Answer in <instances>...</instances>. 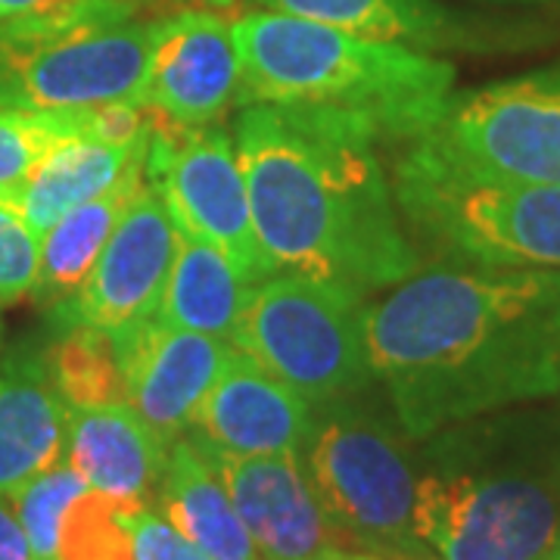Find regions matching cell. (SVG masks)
<instances>
[{
	"label": "cell",
	"mask_w": 560,
	"mask_h": 560,
	"mask_svg": "<svg viewBox=\"0 0 560 560\" xmlns=\"http://www.w3.org/2000/svg\"><path fill=\"white\" fill-rule=\"evenodd\" d=\"M374 381L415 442L560 393V268H418L364 312Z\"/></svg>",
	"instance_id": "1"
},
{
	"label": "cell",
	"mask_w": 560,
	"mask_h": 560,
	"mask_svg": "<svg viewBox=\"0 0 560 560\" xmlns=\"http://www.w3.org/2000/svg\"><path fill=\"white\" fill-rule=\"evenodd\" d=\"M234 140L268 275H308L371 296L418 271L420 249L371 128L337 113L246 103Z\"/></svg>",
	"instance_id": "2"
},
{
	"label": "cell",
	"mask_w": 560,
	"mask_h": 560,
	"mask_svg": "<svg viewBox=\"0 0 560 560\" xmlns=\"http://www.w3.org/2000/svg\"><path fill=\"white\" fill-rule=\"evenodd\" d=\"M420 442L415 536L430 560L560 558V427L474 418Z\"/></svg>",
	"instance_id": "3"
},
{
	"label": "cell",
	"mask_w": 560,
	"mask_h": 560,
	"mask_svg": "<svg viewBox=\"0 0 560 560\" xmlns=\"http://www.w3.org/2000/svg\"><path fill=\"white\" fill-rule=\"evenodd\" d=\"M241 103L320 109L371 128L381 143L423 138L455 97V66L430 50L256 10L234 20Z\"/></svg>",
	"instance_id": "4"
},
{
	"label": "cell",
	"mask_w": 560,
	"mask_h": 560,
	"mask_svg": "<svg viewBox=\"0 0 560 560\" xmlns=\"http://www.w3.org/2000/svg\"><path fill=\"white\" fill-rule=\"evenodd\" d=\"M393 197L415 246L480 268H560V187L501 178L427 138L396 162Z\"/></svg>",
	"instance_id": "5"
},
{
	"label": "cell",
	"mask_w": 560,
	"mask_h": 560,
	"mask_svg": "<svg viewBox=\"0 0 560 560\" xmlns=\"http://www.w3.org/2000/svg\"><path fill=\"white\" fill-rule=\"evenodd\" d=\"M140 0H50L0 22V106L79 113L140 103L160 20Z\"/></svg>",
	"instance_id": "6"
},
{
	"label": "cell",
	"mask_w": 560,
	"mask_h": 560,
	"mask_svg": "<svg viewBox=\"0 0 560 560\" xmlns=\"http://www.w3.org/2000/svg\"><path fill=\"white\" fill-rule=\"evenodd\" d=\"M324 514L352 548L430 560L415 536L418 452L381 383L312 405L300 448Z\"/></svg>",
	"instance_id": "7"
},
{
	"label": "cell",
	"mask_w": 560,
	"mask_h": 560,
	"mask_svg": "<svg viewBox=\"0 0 560 560\" xmlns=\"http://www.w3.org/2000/svg\"><path fill=\"white\" fill-rule=\"evenodd\" d=\"M364 312L368 293L355 287L280 271L253 283L231 346L320 405L377 383L364 346Z\"/></svg>",
	"instance_id": "8"
},
{
	"label": "cell",
	"mask_w": 560,
	"mask_h": 560,
	"mask_svg": "<svg viewBox=\"0 0 560 560\" xmlns=\"http://www.w3.org/2000/svg\"><path fill=\"white\" fill-rule=\"evenodd\" d=\"M147 180L160 190L178 234L215 246L249 283L268 278L241 150L224 125L178 128L150 116Z\"/></svg>",
	"instance_id": "9"
},
{
	"label": "cell",
	"mask_w": 560,
	"mask_h": 560,
	"mask_svg": "<svg viewBox=\"0 0 560 560\" xmlns=\"http://www.w3.org/2000/svg\"><path fill=\"white\" fill-rule=\"evenodd\" d=\"M423 138L477 172L560 187V62L455 94Z\"/></svg>",
	"instance_id": "10"
},
{
	"label": "cell",
	"mask_w": 560,
	"mask_h": 560,
	"mask_svg": "<svg viewBox=\"0 0 560 560\" xmlns=\"http://www.w3.org/2000/svg\"><path fill=\"white\" fill-rule=\"evenodd\" d=\"M178 228L160 190L147 180L119 228L79 287L50 305V320L62 330L116 334L156 315L165 280L175 261Z\"/></svg>",
	"instance_id": "11"
},
{
	"label": "cell",
	"mask_w": 560,
	"mask_h": 560,
	"mask_svg": "<svg viewBox=\"0 0 560 560\" xmlns=\"http://www.w3.org/2000/svg\"><path fill=\"white\" fill-rule=\"evenodd\" d=\"M243 62L234 22L206 7L160 20L140 106L178 128H206L241 101Z\"/></svg>",
	"instance_id": "12"
},
{
	"label": "cell",
	"mask_w": 560,
	"mask_h": 560,
	"mask_svg": "<svg viewBox=\"0 0 560 560\" xmlns=\"http://www.w3.org/2000/svg\"><path fill=\"white\" fill-rule=\"evenodd\" d=\"M194 445L219 474L261 560H312L330 548H352L324 514L300 452L231 455L197 440Z\"/></svg>",
	"instance_id": "13"
},
{
	"label": "cell",
	"mask_w": 560,
	"mask_h": 560,
	"mask_svg": "<svg viewBox=\"0 0 560 560\" xmlns=\"http://www.w3.org/2000/svg\"><path fill=\"white\" fill-rule=\"evenodd\" d=\"M109 337L119 355L128 405L165 445L180 440L231 355V342L160 318L138 320Z\"/></svg>",
	"instance_id": "14"
},
{
	"label": "cell",
	"mask_w": 560,
	"mask_h": 560,
	"mask_svg": "<svg viewBox=\"0 0 560 560\" xmlns=\"http://www.w3.org/2000/svg\"><path fill=\"white\" fill-rule=\"evenodd\" d=\"M308 420L312 401L231 346V355L194 415L190 440L231 455L300 452Z\"/></svg>",
	"instance_id": "15"
},
{
	"label": "cell",
	"mask_w": 560,
	"mask_h": 560,
	"mask_svg": "<svg viewBox=\"0 0 560 560\" xmlns=\"http://www.w3.org/2000/svg\"><path fill=\"white\" fill-rule=\"evenodd\" d=\"M168 448L128 401L66 405V464L113 499L153 504Z\"/></svg>",
	"instance_id": "16"
},
{
	"label": "cell",
	"mask_w": 560,
	"mask_h": 560,
	"mask_svg": "<svg viewBox=\"0 0 560 560\" xmlns=\"http://www.w3.org/2000/svg\"><path fill=\"white\" fill-rule=\"evenodd\" d=\"M66 460V401L38 352L0 359V495Z\"/></svg>",
	"instance_id": "17"
},
{
	"label": "cell",
	"mask_w": 560,
	"mask_h": 560,
	"mask_svg": "<svg viewBox=\"0 0 560 560\" xmlns=\"http://www.w3.org/2000/svg\"><path fill=\"white\" fill-rule=\"evenodd\" d=\"M153 508L209 560H261L219 474L190 436L172 442Z\"/></svg>",
	"instance_id": "18"
},
{
	"label": "cell",
	"mask_w": 560,
	"mask_h": 560,
	"mask_svg": "<svg viewBox=\"0 0 560 560\" xmlns=\"http://www.w3.org/2000/svg\"><path fill=\"white\" fill-rule=\"evenodd\" d=\"M147 150L131 160L125 175L109 190L75 206L72 212H66L60 221H54L40 234L38 278L28 293L38 305L44 308L57 305L62 296H69L81 280L88 278V271L94 268L106 241L113 237V231L119 228L125 212L131 209L140 187L147 184Z\"/></svg>",
	"instance_id": "19"
},
{
	"label": "cell",
	"mask_w": 560,
	"mask_h": 560,
	"mask_svg": "<svg viewBox=\"0 0 560 560\" xmlns=\"http://www.w3.org/2000/svg\"><path fill=\"white\" fill-rule=\"evenodd\" d=\"M147 147H150V138L138 147H113V143L91 138L69 140L40 162L20 187L3 190L0 197L10 202L40 237L66 212L109 190L125 175L131 160Z\"/></svg>",
	"instance_id": "20"
},
{
	"label": "cell",
	"mask_w": 560,
	"mask_h": 560,
	"mask_svg": "<svg viewBox=\"0 0 560 560\" xmlns=\"http://www.w3.org/2000/svg\"><path fill=\"white\" fill-rule=\"evenodd\" d=\"M253 283L215 246L178 234L175 261L153 318L231 342Z\"/></svg>",
	"instance_id": "21"
},
{
	"label": "cell",
	"mask_w": 560,
	"mask_h": 560,
	"mask_svg": "<svg viewBox=\"0 0 560 560\" xmlns=\"http://www.w3.org/2000/svg\"><path fill=\"white\" fill-rule=\"evenodd\" d=\"M261 10L334 25L361 38L442 50L464 40V28L433 0H253Z\"/></svg>",
	"instance_id": "22"
},
{
	"label": "cell",
	"mask_w": 560,
	"mask_h": 560,
	"mask_svg": "<svg viewBox=\"0 0 560 560\" xmlns=\"http://www.w3.org/2000/svg\"><path fill=\"white\" fill-rule=\"evenodd\" d=\"M44 361L66 405L128 401L119 355L109 334L84 327L62 330Z\"/></svg>",
	"instance_id": "23"
},
{
	"label": "cell",
	"mask_w": 560,
	"mask_h": 560,
	"mask_svg": "<svg viewBox=\"0 0 560 560\" xmlns=\"http://www.w3.org/2000/svg\"><path fill=\"white\" fill-rule=\"evenodd\" d=\"M150 501L113 499L84 489L62 514L50 560H131V514Z\"/></svg>",
	"instance_id": "24"
},
{
	"label": "cell",
	"mask_w": 560,
	"mask_h": 560,
	"mask_svg": "<svg viewBox=\"0 0 560 560\" xmlns=\"http://www.w3.org/2000/svg\"><path fill=\"white\" fill-rule=\"evenodd\" d=\"M81 138H88L84 109L50 113L0 106V194L20 187L57 147Z\"/></svg>",
	"instance_id": "25"
},
{
	"label": "cell",
	"mask_w": 560,
	"mask_h": 560,
	"mask_svg": "<svg viewBox=\"0 0 560 560\" xmlns=\"http://www.w3.org/2000/svg\"><path fill=\"white\" fill-rule=\"evenodd\" d=\"M40 237L0 197V308L25 300L38 278Z\"/></svg>",
	"instance_id": "26"
},
{
	"label": "cell",
	"mask_w": 560,
	"mask_h": 560,
	"mask_svg": "<svg viewBox=\"0 0 560 560\" xmlns=\"http://www.w3.org/2000/svg\"><path fill=\"white\" fill-rule=\"evenodd\" d=\"M131 560H209L194 541L180 536L153 504L131 514Z\"/></svg>",
	"instance_id": "27"
},
{
	"label": "cell",
	"mask_w": 560,
	"mask_h": 560,
	"mask_svg": "<svg viewBox=\"0 0 560 560\" xmlns=\"http://www.w3.org/2000/svg\"><path fill=\"white\" fill-rule=\"evenodd\" d=\"M0 560H40L7 495H0Z\"/></svg>",
	"instance_id": "28"
},
{
	"label": "cell",
	"mask_w": 560,
	"mask_h": 560,
	"mask_svg": "<svg viewBox=\"0 0 560 560\" xmlns=\"http://www.w3.org/2000/svg\"><path fill=\"white\" fill-rule=\"evenodd\" d=\"M44 3H50V0H0V22L7 20H16L22 13H32V10H38Z\"/></svg>",
	"instance_id": "29"
},
{
	"label": "cell",
	"mask_w": 560,
	"mask_h": 560,
	"mask_svg": "<svg viewBox=\"0 0 560 560\" xmlns=\"http://www.w3.org/2000/svg\"><path fill=\"white\" fill-rule=\"evenodd\" d=\"M312 560H396V558H383V555H374V551H364V548H330L318 558Z\"/></svg>",
	"instance_id": "30"
},
{
	"label": "cell",
	"mask_w": 560,
	"mask_h": 560,
	"mask_svg": "<svg viewBox=\"0 0 560 560\" xmlns=\"http://www.w3.org/2000/svg\"><path fill=\"white\" fill-rule=\"evenodd\" d=\"M190 3H197V7H206V10H228L234 0H190Z\"/></svg>",
	"instance_id": "31"
},
{
	"label": "cell",
	"mask_w": 560,
	"mask_h": 560,
	"mask_svg": "<svg viewBox=\"0 0 560 560\" xmlns=\"http://www.w3.org/2000/svg\"><path fill=\"white\" fill-rule=\"evenodd\" d=\"M0 342H3V318H0Z\"/></svg>",
	"instance_id": "32"
},
{
	"label": "cell",
	"mask_w": 560,
	"mask_h": 560,
	"mask_svg": "<svg viewBox=\"0 0 560 560\" xmlns=\"http://www.w3.org/2000/svg\"><path fill=\"white\" fill-rule=\"evenodd\" d=\"M558 560H560V558H558Z\"/></svg>",
	"instance_id": "33"
}]
</instances>
